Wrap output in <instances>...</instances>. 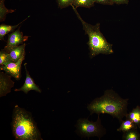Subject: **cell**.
Masks as SVG:
<instances>
[{"mask_svg":"<svg viewBox=\"0 0 140 140\" xmlns=\"http://www.w3.org/2000/svg\"><path fill=\"white\" fill-rule=\"evenodd\" d=\"M128 99L121 97L112 90H108L104 95L94 100L87 107L90 115L95 113L107 114L118 119L120 122L127 113Z\"/></svg>","mask_w":140,"mask_h":140,"instance_id":"1","label":"cell"},{"mask_svg":"<svg viewBox=\"0 0 140 140\" xmlns=\"http://www.w3.org/2000/svg\"><path fill=\"white\" fill-rule=\"evenodd\" d=\"M13 134L18 140H42L31 113L16 105L11 124Z\"/></svg>","mask_w":140,"mask_h":140,"instance_id":"2","label":"cell"},{"mask_svg":"<svg viewBox=\"0 0 140 140\" xmlns=\"http://www.w3.org/2000/svg\"><path fill=\"white\" fill-rule=\"evenodd\" d=\"M73 9L78 18L81 21L85 34L89 38L87 44L91 58L100 54H109L113 53V45L107 42L100 30V24L92 25L85 22L82 18L76 8L72 5Z\"/></svg>","mask_w":140,"mask_h":140,"instance_id":"3","label":"cell"},{"mask_svg":"<svg viewBox=\"0 0 140 140\" xmlns=\"http://www.w3.org/2000/svg\"><path fill=\"white\" fill-rule=\"evenodd\" d=\"M76 133L82 137L97 136L99 139L106 133V130L101 124L99 115L95 122L90 121L88 118L79 119L76 125Z\"/></svg>","mask_w":140,"mask_h":140,"instance_id":"4","label":"cell"},{"mask_svg":"<svg viewBox=\"0 0 140 140\" xmlns=\"http://www.w3.org/2000/svg\"><path fill=\"white\" fill-rule=\"evenodd\" d=\"M20 28L19 26L16 30L8 35L7 45L4 49L8 53L13 47L23 44L29 38V36H24L20 30Z\"/></svg>","mask_w":140,"mask_h":140,"instance_id":"5","label":"cell"},{"mask_svg":"<svg viewBox=\"0 0 140 140\" xmlns=\"http://www.w3.org/2000/svg\"><path fill=\"white\" fill-rule=\"evenodd\" d=\"M24 57L25 55L16 62L10 61L4 65L1 66V70L4 71L17 80H19L21 77V64Z\"/></svg>","mask_w":140,"mask_h":140,"instance_id":"6","label":"cell"},{"mask_svg":"<svg viewBox=\"0 0 140 140\" xmlns=\"http://www.w3.org/2000/svg\"><path fill=\"white\" fill-rule=\"evenodd\" d=\"M11 76L3 72L0 73V97L5 96L11 92V88L14 84V82L11 79Z\"/></svg>","mask_w":140,"mask_h":140,"instance_id":"7","label":"cell"},{"mask_svg":"<svg viewBox=\"0 0 140 140\" xmlns=\"http://www.w3.org/2000/svg\"><path fill=\"white\" fill-rule=\"evenodd\" d=\"M26 63L24 64L26 75L25 83L20 88L15 89V91H22L26 94H27L29 91L32 90H35L40 93H41V90L39 87L36 84L33 79L30 75L29 72L26 68Z\"/></svg>","mask_w":140,"mask_h":140,"instance_id":"8","label":"cell"},{"mask_svg":"<svg viewBox=\"0 0 140 140\" xmlns=\"http://www.w3.org/2000/svg\"><path fill=\"white\" fill-rule=\"evenodd\" d=\"M25 43L15 47L12 48L9 53L10 61L16 62L25 55Z\"/></svg>","mask_w":140,"mask_h":140,"instance_id":"9","label":"cell"},{"mask_svg":"<svg viewBox=\"0 0 140 140\" xmlns=\"http://www.w3.org/2000/svg\"><path fill=\"white\" fill-rule=\"evenodd\" d=\"M30 16L23 20L22 22L17 24L14 25H11L2 24L0 25V39L1 40L4 41V37L5 35L9 33L12 32L18 27L20 24L26 20Z\"/></svg>","mask_w":140,"mask_h":140,"instance_id":"10","label":"cell"},{"mask_svg":"<svg viewBox=\"0 0 140 140\" xmlns=\"http://www.w3.org/2000/svg\"><path fill=\"white\" fill-rule=\"evenodd\" d=\"M126 119L132 121L140 128V107L137 106L132 111L125 116Z\"/></svg>","mask_w":140,"mask_h":140,"instance_id":"11","label":"cell"},{"mask_svg":"<svg viewBox=\"0 0 140 140\" xmlns=\"http://www.w3.org/2000/svg\"><path fill=\"white\" fill-rule=\"evenodd\" d=\"M137 126L130 120L126 119L122 121L120 127L117 129V131H122L124 133L131 130L136 129Z\"/></svg>","mask_w":140,"mask_h":140,"instance_id":"12","label":"cell"},{"mask_svg":"<svg viewBox=\"0 0 140 140\" xmlns=\"http://www.w3.org/2000/svg\"><path fill=\"white\" fill-rule=\"evenodd\" d=\"M5 0H0V22L4 21L7 14L14 12L15 9H8L5 7L4 2Z\"/></svg>","mask_w":140,"mask_h":140,"instance_id":"13","label":"cell"},{"mask_svg":"<svg viewBox=\"0 0 140 140\" xmlns=\"http://www.w3.org/2000/svg\"><path fill=\"white\" fill-rule=\"evenodd\" d=\"M123 139L125 140H140V134L135 130H131L124 133Z\"/></svg>","mask_w":140,"mask_h":140,"instance_id":"14","label":"cell"},{"mask_svg":"<svg viewBox=\"0 0 140 140\" xmlns=\"http://www.w3.org/2000/svg\"><path fill=\"white\" fill-rule=\"evenodd\" d=\"M93 0H74L72 5L76 8L79 7L90 8L94 5Z\"/></svg>","mask_w":140,"mask_h":140,"instance_id":"15","label":"cell"},{"mask_svg":"<svg viewBox=\"0 0 140 140\" xmlns=\"http://www.w3.org/2000/svg\"><path fill=\"white\" fill-rule=\"evenodd\" d=\"M10 61L9 56V53L4 49L2 50L0 52V65L1 66L4 65Z\"/></svg>","mask_w":140,"mask_h":140,"instance_id":"16","label":"cell"},{"mask_svg":"<svg viewBox=\"0 0 140 140\" xmlns=\"http://www.w3.org/2000/svg\"><path fill=\"white\" fill-rule=\"evenodd\" d=\"M74 0H56L59 7L61 9L72 6Z\"/></svg>","mask_w":140,"mask_h":140,"instance_id":"17","label":"cell"},{"mask_svg":"<svg viewBox=\"0 0 140 140\" xmlns=\"http://www.w3.org/2000/svg\"><path fill=\"white\" fill-rule=\"evenodd\" d=\"M95 3L106 5H112L114 4L111 0H93Z\"/></svg>","mask_w":140,"mask_h":140,"instance_id":"18","label":"cell"},{"mask_svg":"<svg viewBox=\"0 0 140 140\" xmlns=\"http://www.w3.org/2000/svg\"><path fill=\"white\" fill-rule=\"evenodd\" d=\"M113 3L117 4H128L129 0H111Z\"/></svg>","mask_w":140,"mask_h":140,"instance_id":"19","label":"cell"},{"mask_svg":"<svg viewBox=\"0 0 140 140\" xmlns=\"http://www.w3.org/2000/svg\"><path fill=\"white\" fill-rule=\"evenodd\" d=\"M19 1H21V0H19Z\"/></svg>","mask_w":140,"mask_h":140,"instance_id":"20","label":"cell"}]
</instances>
